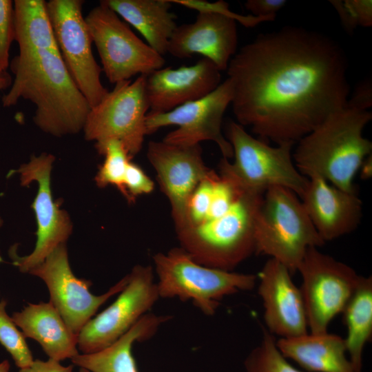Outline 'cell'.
Here are the masks:
<instances>
[{
    "label": "cell",
    "mask_w": 372,
    "mask_h": 372,
    "mask_svg": "<svg viewBox=\"0 0 372 372\" xmlns=\"http://www.w3.org/2000/svg\"><path fill=\"white\" fill-rule=\"evenodd\" d=\"M227 70L238 123L277 145L297 143L345 107L350 92L343 49L302 27L258 35L234 55Z\"/></svg>",
    "instance_id": "1"
},
{
    "label": "cell",
    "mask_w": 372,
    "mask_h": 372,
    "mask_svg": "<svg viewBox=\"0 0 372 372\" xmlns=\"http://www.w3.org/2000/svg\"><path fill=\"white\" fill-rule=\"evenodd\" d=\"M10 68L14 78L8 92L2 97L3 107L15 105L21 99L30 101L36 107L35 125L53 136L83 130L91 107L59 52L18 54Z\"/></svg>",
    "instance_id": "2"
},
{
    "label": "cell",
    "mask_w": 372,
    "mask_h": 372,
    "mask_svg": "<svg viewBox=\"0 0 372 372\" xmlns=\"http://www.w3.org/2000/svg\"><path fill=\"white\" fill-rule=\"evenodd\" d=\"M371 118L369 110L347 107L330 114L297 142L292 158L298 170L307 178L320 177L356 192L355 176L372 151V143L362 135Z\"/></svg>",
    "instance_id": "3"
},
{
    "label": "cell",
    "mask_w": 372,
    "mask_h": 372,
    "mask_svg": "<svg viewBox=\"0 0 372 372\" xmlns=\"http://www.w3.org/2000/svg\"><path fill=\"white\" fill-rule=\"evenodd\" d=\"M263 194L242 190L223 216L178 231L181 248L198 264L232 271L255 253V220Z\"/></svg>",
    "instance_id": "4"
},
{
    "label": "cell",
    "mask_w": 372,
    "mask_h": 372,
    "mask_svg": "<svg viewBox=\"0 0 372 372\" xmlns=\"http://www.w3.org/2000/svg\"><path fill=\"white\" fill-rule=\"evenodd\" d=\"M255 253L266 255L295 273L309 247L325 242L292 191L273 187L263 194L254 226Z\"/></svg>",
    "instance_id": "5"
},
{
    "label": "cell",
    "mask_w": 372,
    "mask_h": 372,
    "mask_svg": "<svg viewBox=\"0 0 372 372\" xmlns=\"http://www.w3.org/2000/svg\"><path fill=\"white\" fill-rule=\"evenodd\" d=\"M227 141L234 156L233 163L223 158L219 174L247 192L264 194L273 187H282L300 198L308 178L296 168L291 149L295 143H282L271 147L249 134L243 126L230 121L227 127Z\"/></svg>",
    "instance_id": "6"
},
{
    "label": "cell",
    "mask_w": 372,
    "mask_h": 372,
    "mask_svg": "<svg viewBox=\"0 0 372 372\" xmlns=\"http://www.w3.org/2000/svg\"><path fill=\"white\" fill-rule=\"evenodd\" d=\"M160 298H178L206 316L215 314L225 296L251 290L258 276L208 267L195 262L181 247L153 257Z\"/></svg>",
    "instance_id": "7"
},
{
    "label": "cell",
    "mask_w": 372,
    "mask_h": 372,
    "mask_svg": "<svg viewBox=\"0 0 372 372\" xmlns=\"http://www.w3.org/2000/svg\"><path fill=\"white\" fill-rule=\"evenodd\" d=\"M102 64V72L114 84L136 75H148L163 68V56L138 38L105 2L85 17Z\"/></svg>",
    "instance_id": "8"
},
{
    "label": "cell",
    "mask_w": 372,
    "mask_h": 372,
    "mask_svg": "<svg viewBox=\"0 0 372 372\" xmlns=\"http://www.w3.org/2000/svg\"><path fill=\"white\" fill-rule=\"evenodd\" d=\"M146 75L115 84L103 99L90 108L83 130L87 141H120L132 158L141 149L149 110Z\"/></svg>",
    "instance_id": "9"
},
{
    "label": "cell",
    "mask_w": 372,
    "mask_h": 372,
    "mask_svg": "<svg viewBox=\"0 0 372 372\" xmlns=\"http://www.w3.org/2000/svg\"><path fill=\"white\" fill-rule=\"evenodd\" d=\"M297 271L302 278L300 289L309 332H327L331 321L342 313L361 276L316 247L307 249Z\"/></svg>",
    "instance_id": "10"
},
{
    "label": "cell",
    "mask_w": 372,
    "mask_h": 372,
    "mask_svg": "<svg viewBox=\"0 0 372 372\" xmlns=\"http://www.w3.org/2000/svg\"><path fill=\"white\" fill-rule=\"evenodd\" d=\"M234 88L231 80H226L211 92L198 100L180 105L166 112H150L146 116V134H151L161 127L176 125L163 141L178 146L200 145L211 141L218 145L223 158L233 157L230 143L222 133L223 115L231 103Z\"/></svg>",
    "instance_id": "11"
},
{
    "label": "cell",
    "mask_w": 372,
    "mask_h": 372,
    "mask_svg": "<svg viewBox=\"0 0 372 372\" xmlns=\"http://www.w3.org/2000/svg\"><path fill=\"white\" fill-rule=\"evenodd\" d=\"M82 0H50L46 8L61 58L91 107L108 90L101 81V67L92 50V41L83 16Z\"/></svg>",
    "instance_id": "12"
},
{
    "label": "cell",
    "mask_w": 372,
    "mask_h": 372,
    "mask_svg": "<svg viewBox=\"0 0 372 372\" xmlns=\"http://www.w3.org/2000/svg\"><path fill=\"white\" fill-rule=\"evenodd\" d=\"M117 298L78 334L81 353L103 350L126 333L160 298L151 266L136 265Z\"/></svg>",
    "instance_id": "13"
},
{
    "label": "cell",
    "mask_w": 372,
    "mask_h": 372,
    "mask_svg": "<svg viewBox=\"0 0 372 372\" xmlns=\"http://www.w3.org/2000/svg\"><path fill=\"white\" fill-rule=\"evenodd\" d=\"M54 158L53 155L45 153L32 156L29 163L21 165L9 174L19 173L22 186H28L33 181L37 182L39 186L31 205L37 224L34 249L25 256L17 254L15 246L9 250L12 264L23 273H28L43 262L54 249L65 243L72 231L68 214L60 209V203L54 201L52 194L50 173Z\"/></svg>",
    "instance_id": "14"
},
{
    "label": "cell",
    "mask_w": 372,
    "mask_h": 372,
    "mask_svg": "<svg viewBox=\"0 0 372 372\" xmlns=\"http://www.w3.org/2000/svg\"><path fill=\"white\" fill-rule=\"evenodd\" d=\"M28 273L44 281L50 292V302L76 335L98 309L112 296L119 293L129 280L127 274L103 294H92L89 289L92 282L78 278L73 273L65 243L59 245Z\"/></svg>",
    "instance_id": "15"
},
{
    "label": "cell",
    "mask_w": 372,
    "mask_h": 372,
    "mask_svg": "<svg viewBox=\"0 0 372 372\" xmlns=\"http://www.w3.org/2000/svg\"><path fill=\"white\" fill-rule=\"evenodd\" d=\"M147 157L170 203L176 232L179 231L188 226L190 196L210 170L204 163L202 149L200 145L183 147L150 141Z\"/></svg>",
    "instance_id": "16"
},
{
    "label": "cell",
    "mask_w": 372,
    "mask_h": 372,
    "mask_svg": "<svg viewBox=\"0 0 372 372\" xmlns=\"http://www.w3.org/2000/svg\"><path fill=\"white\" fill-rule=\"evenodd\" d=\"M289 270L269 258L260 271L258 293L264 307L267 331L280 338L297 337L308 333L303 298Z\"/></svg>",
    "instance_id": "17"
},
{
    "label": "cell",
    "mask_w": 372,
    "mask_h": 372,
    "mask_svg": "<svg viewBox=\"0 0 372 372\" xmlns=\"http://www.w3.org/2000/svg\"><path fill=\"white\" fill-rule=\"evenodd\" d=\"M238 46L237 21L211 12H198L194 22L177 25L167 53L178 59L200 54L221 72L227 70Z\"/></svg>",
    "instance_id": "18"
},
{
    "label": "cell",
    "mask_w": 372,
    "mask_h": 372,
    "mask_svg": "<svg viewBox=\"0 0 372 372\" xmlns=\"http://www.w3.org/2000/svg\"><path fill=\"white\" fill-rule=\"evenodd\" d=\"M221 83L220 71L209 59L178 68H162L146 76L150 112H166L209 94Z\"/></svg>",
    "instance_id": "19"
},
{
    "label": "cell",
    "mask_w": 372,
    "mask_h": 372,
    "mask_svg": "<svg viewBox=\"0 0 372 372\" xmlns=\"http://www.w3.org/2000/svg\"><path fill=\"white\" fill-rule=\"evenodd\" d=\"M315 229L325 242L354 231L362 216L356 192H348L320 177L308 178L300 197Z\"/></svg>",
    "instance_id": "20"
},
{
    "label": "cell",
    "mask_w": 372,
    "mask_h": 372,
    "mask_svg": "<svg viewBox=\"0 0 372 372\" xmlns=\"http://www.w3.org/2000/svg\"><path fill=\"white\" fill-rule=\"evenodd\" d=\"M12 319L25 338L36 340L49 358L61 362L79 353L78 337L50 302L28 303Z\"/></svg>",
    "instance_id": "21"
},
{
    "label": "cell",
    "mask_w": 372,
    "mask_h": 372,
    "mask_svg": "<svg viewBox=\"0 0 372 372\" xmlns=\"http://www.w3.org/2000/svg\"><path fill=\"white\" fill-rule=\"evenodd\" d=\"M276 345L282 355L309 372H356L347 357L344 338L327 331L280 338Z\"/></svg>",
    "instance_id": "22"
},
{
    "label": "cell",
    "mask_w": 372,
    "mask_h": 372,
    "mask_svg": "<svg viewBox=\"0 0 372 372\" xmlns=\"http://www.w3.org/2000/svg\"><path fill=\"white\" fill-rule=\"evenodd\" d=\"M118 17L137 30L159 54L167 47L177 25L169 0H104Z\"/></svg>",
    "instance_id": "23"
},
{
    "label": "cell",
    "mask_w": 372,
    "mask_h": 372,
    "mask_svg": "<svg viewBox=\"0 0 372 372\" xmlns=\"http://www.w3.org/2000/svg\"><path fill=\"white\" fill-rule=\"evenodd\" d=\"M169 316L144 315L126 333L108 347L92 353H79L71 359L73 365L90 372H138L132 354L136 342L150 339Z\"/></svg>",
    "instance_id": "24"
},
{
    "label": "cell",
    "mask_w": 372,
    "mask_h": 372,
    "mask_svg": "<svg viewBox=\"0 0 372 372\" xmlns=\"http://www.w3.org/2000/svg\"><path fill=\"white\" fill-rule=\"evenodd\" d=\"M14 41L19 55L43 51L59 52L43 0H14ZM60 53V52H59Z\"/></svg>",
    "instance_id": "25"
},
{
    "label": "cell",
    "mask_w": 372,
    "mask_h": 372,
    "mask_svg": "<svg viewBox=\"0 0 372 372\" xmlns=\"http://www.w3.org/2000/svg\"><path fill=\"white\" fill-rule=\"evenodd\" d=\"M342 313L347 332V352L355 371L361 372L364 349L372 337L371 276H361Z\"/></svg>",
    "instance_id": "26"
},
{
    "label": "cell",
    "mask_w": 372,
    "mask_h": 372,
    "mask_svg": "<svg viewBox=\"0 0 372 372\" xmlns=\"http://www.w3.org/2000/svg\"><path fill=\"white\" fill-rule=\"evenodd\" d=\"M95 147L105 156L95 177L96 185L100 187L115 186L126 198L124 178L131 157L125 146L118 140L108 139L96 143Z\"/></svg>",
    "instance_id": "27"
},
{
    "label": "cell",
    "mask_w": 372,
    "mask_h": 372,
    "mask_svg": "<svg viewBox=\"0 0 372 372\" xmlns=\"http://www.w3.org/2000/svg\"><path fill=\"white\" fill-rule=\"evenodd\" d=\"M246 372H302L293 367L280 353L276 340L266 329L262 339L245 362Z\"/></svg>",
    "instance_id": "28"
},
{
    "label": "cell",
    "mask_w": 372,
    "mask_h": 372,
    "mask_svg": "<svg viewBox=\"0 0 372 372\" xmlns=\"http://www.w3.org/2000/svg\"><path fill=\"white\" fill-rule=\"evenodd\" d=\"M6 300L0 301V344L10 354L19 369L26 368L34 360L24 335L6 313Z\"/></svg>",
    "instance_id": "29"
},
{
    "label": "cell",
    "mask_w": 372,
    "mask_h": 372,
    "mask_svg": "<svg viewBox=\"0 0 372 372\" xmlns=\"http://www.w3.org/2000/svg\"><path fill=\"white\" fill-rule=\"evenodd\" d=\"M218 174L215 171L210 169L190 196L187 204L188 226L186 228L199 225L206 220L210 207L214 182Z\"/></svg>",
    "instance_id": "30"
},
{
    "label": "cell",
    "mask_w": 372,
    "mask_h": 372,
    "mask_svg": "<svg viewBox=\"0 0 372 372\" xmlns=\"http://www.w3.org/2000/svg\"><path fill=\"white\" fill-rule=\"evenodd\" d=\"M172 3L178 4L183 7L194 10L198 12H211L235 19L237 23L247 28L255 27L260 23L273 21L274 17H256L251 14L242 15L231 11L229 4L222 0L209 2L205 0H169Z\"/></svg>",
    "instance_id": "31"
},
{
    "label": "cell",
    "mask_w": 372,
    "mask_h": 372,
    "mask_svg": "<svg viewBox=\"0 0 372 372\" xmlns=\"http://www.w3.org/2000/svg\"><path fill=\"white\" fill-rule=\"evenodd\" d=\"M14 40V4L11 0H0V72L7 71L10 48Z\"/></svg>",
    "instance_id": "32"
},
{
    "label": "cell",
    "mask_w": 372,
    "mask_h": 372,
    "mask_svg": "<svg viewBox=\"0 0 372 372\" xmlns=\"http://www.w3.org/2000/svg\"><path fill=\"white\" fill-rule=\"evenodd\" d=\"M126 199L134 202L136 197L152 192L154 188V182L137 165L130 162L124 178Z\"/></svg>",
    "instance_id": "33"
},
{
    "label": "cell",
    "mask_w": 372,
    "mask_h": 372,
    "mask_svg": "<svg viewBox=\"0 0 372 372\" xmlns=\"http://www.w3.org/2000/svg\"><path fill=\"white\" fill-rule=\"evenodd\" d=\"M372 105L371 80H364L355 87L353 95L348 98L347 107L366 111Z\"/></svg>",
    "instance_id": "34"
},
{
    "label": "cell",
    "mask_w": 372,
    "mask_h": 372,
    "mask_svg": "<svg viewBox=\"0 0 372 372\" xmlns=\"http://www.w3.org/2000/svg\"><path fill=\"white\" fill-rule=\"evenodd\" d=\"M287 1L285 0H248L245 3V8L256 17H276Z\"/></svg>",
    "instance_id": "35"
},
{
    "label": "cell",
    "mask_w": 372,
    "mask_h": 372,
    "mask_svg": "<svg viewBox=\"0 0 372 372\" xmlns=\"http://www.w3.org/2000/svg\"><path fill=\"white\" fill-rule=\"evenodd\" d=\"M358 27L372 25V1L371 0H345Z\"/></svg>",
    "instance_id": "36"
},
{
    "label": "cell",
    "mask_w": 372,
    "mask_h": 372,
    "mask_svg": "<svg viewBox=\"0 0 372 372\" xmlns=\"http://www.w3.org/2000/svg\"><path fill=\"white\" fill-rule=\"evenodd\" d=\"M19 372H73V364L63 366L50 358L46 361L37 359L30 366L20 369Z\"/></svg>",
    "instance_id": "37"
},
{
    "label": "cell",
    "mask_w": 372,
    "mask_h": 372,
    "mask_svg": "<svg viewBox=\"0 0 372 372\" xmlns=\"http://www.w3.org/2000/svg\"><path fill=\"white\" fill-rule=\"evenodd\" d=\"M331 4L338 14L342 25L349 32H352L357 27L353 16L344 1H330Z\"/></svg>",
    "instance_id": "38"
},
{
    "label": "cell",
    "mask_w": 372,
    "mask_h": 372,
    "mask_svg": "<svg viewBox=\"0 0 372 372\" xmlns=\"http://www.w3.org/2000/svg\"><path fill=\"white\" fill-rule=\"evenodd\" d=\"M12 83V76L7 71L0 72V91L10 87Z\"/></svg>",
    "instance_id": "39"
},
{
    "label": "cell",
    "mask_w": 372,
    "mask_h": 372,
    "mask_svg": "<svg viewBox=\"0 0 372 372\" xmlns=\"http://www.w3.org/2000/svg\"><path fill=\"white\" fill-rule=\"evenodd\" d=\"M10 363L8 360H3L0 362V372H9L10 371Z\"/></svg>",
    "instance_id": "40"
},
{
    "label": "cell",
    "mask_w": 372,
    "mask_h": 372,
    "mask_svg": "<svg viewBox=\"0 0 372 372\" xmlns=\"http://www.w3.org/2000/svg\"><path fill=\"white\" fill-rule=\"evenodd\" d=\"M78 372H90V371L84 369V368H79Z\"/></svg>",
    "instance_id": "41"
},
{
    "label": "cell",
    "mask_w": 372,
    "mask_h": 372,
    "mask_svg": "<svg viewBox=\"0 0 372 372\" xmlns=\"http://www.w3.org/2000/svg\"><path fill=\"white\" fill-rule=\"evenodd\" d=\"M3 225V219L0 217V227Z\"/></svg>",
    "instance_id": "42"
}]
</instances>
